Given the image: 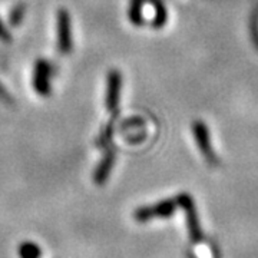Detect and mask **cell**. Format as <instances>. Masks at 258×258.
<instances>
[{"instance_id": "cell-1", "label": "cell", "mask_w": 258, "mask_h": 258, "mask_svg": "<svg viewBox=\"0 0 258 258\" xmlns=\"http://www.w3.org/2000/svg\"><path fill=\"white\" fill-rule=\"evenodd\" d=\"M56 46L60 55H69L74 49L72 19L66 9H59L56 13Z\"/></svg>"}, {"instance_id": "cell-2", "label": "cell", "mask_w": 258, "mask_h": 258, "mask_svg": "<svg viewBox=\"0 0 258 258\" xmlns=\"http://www.w3.org/2000/svg\"><path fill=\"white\" fill-rule=\"evenodd\" d=\"M56 69L53 63L47 59H37L33 68V89L40 96H49L52 92V78L55 75Z\"/></svg>"}, {"instance_id": "cell-3", "label": "cell", "mask_w": 258, "mask_h": 258, "mask_svg": "<svg viewBox=\"0 0 258 258\" xmlns=\"http://www.w3.org/2000/svg\"><path fill=\"white\" fill-rule=\"evenodd\" d=\"M176 205V200H165L154 205H145L134 211V218L138 222H147L152 218H168L174 215Z\"/></svg>"}, {"instance_id": "cell-4", "label": "cell", "mask_w": 258, "mask_h": 258, "mask_svg": "<svg viewBox=\"0 0 258 258\" xmlns=\"http://www.w3.org/2000/svg\"><path fill=\"white\" fill-rule=\"evenodd\" d=\"M176 203L184 208L185 214H186V224H188L189 238H191L192 242H200L203 240V231H201V227H200L197 208H195L192 198L188 194H179L178 198H176Z\"/></svg>"}, {"instance_id": "cell-5", "label": "cell", "mask_w": 258, "mask_h": 258, "mask_svg": "<svg viewBox=\"0 0 258 258\" xmlns=\"http://www.w3.org/2000/svg\"><path fill=\"white\" fill-rule=\"evenodd\" d=\"M122 91V75L118 69H112L106 79V95H105V106L109 112L118 111Z\"/></svg>"}, {"instance_id": "cell-6", "label": "cell", "mask_w": 258, "mask_h": 258, "mask_svg": "<svg viewBox=\"0 0 258 258\" xmlns=\"http://www.w3.org/2000/svg\"><path fill=\"white\" fill-rule=\"evenodd\" d=\"M192 134L194 138L197 141V144H198V148H200V151L203 152V155L205 157V159H208L210 162H215L208 126L204 123L203 120H197V122H194L192 123Z\"/></svg>"}, {"instance_id": "cell-7", "label": "cell", "mask_w": 258, "mask_h": 258, "mask_svg": "<svg viewBox=\"0 0 258 258\" xmlns=\"http://www.w3.org/2000/svg\"><path fill=\"white\" fill-rule=\"evenodd\" d=\"M115 159H116V154H115V149L113 148H106V152L101 159V162L98 164L95 172H93V181L96 185H103L106 184L108 178L111 175L112 168L115 164Z\"/></svg>"}, {"instance_id": "cell-8", "label": "cell", "mask_w": 258, "mask_h": 258, "mask_svg": "<svg viewBox=\"0 0 258 258\" xmlns=\"http://www.w3.org/2000/svg\"><path fill=\"white\" fill-rule=\"evenodd\" d=\"M147 0H131V5H129L128 16L129 20L132 25L135 26H141L144 25V5H145Z\"/></svg>"}, {"instance_id": "cell-9", "label": "cell", "mask_w": 258, "mask_h": 258, "mask_svg": "<svg viewBox=\"0 0 258 258\" xmlns=\"http://www.w3.org/2000/svg\"><path fill=\"white\" fill-rule=\"evenodd\" d=\"M118 113H119V111L113 112L112 119L109 120V122H108V125L103 128L102 134L99 135V138L96 139V147L108 148V145L111 144L112 137H113V132H115V119L118 118Z\"/></svg>"}, {"instance_id": "cell-10", "label": "cell", "mask_w": 258, "mask_h": 258, "mask_svg": "<svg viewBox=\"0 0 258 258\" xmlns=\"http://www.w3.org/2000/svg\"><path fill=\"white\" fill-rule=\"evenodd\" d=\"M19 258H40L42 257V249L39 244L33 241H23L18 248Z\"/></svg>"}, {"instance_id": "cell-11", "label": "cell", "mask_w": 258, "mask_h": 258, "mask_svg": "<svg viewBox=\"0 0 258 258\" xmlns=\"http://www.w3.org/2000/svg\"><path fill=\"white\" fill-rule=\"evenodd\" d=\"M26 5L25 3H18L13 9L9 12V23L12 28H18L19 25L23 22L26 16Z\"/></svg>"}, {"instance_id": "cell-12", "label": "cell", "mask_w": 258, "mask_h": 258, "mask_svg": "<svg viewBox=\"0 0 258 258\" xmlns=\"http://www.w3.org/2000/svg\"><path fill=\"white\" fill-rule=\"evenodd\" d=\"M154 5V9H155V19L152 22V25L155 28H162L166 23V10L162 5V2L159 0H148Z\"/></svg>"}, {"instance_id": "cell-13", "label": "cell", "mask_w": 258, "mask_h": 258, "mask_svg": "<svg viewBox=\"0 0 258 258\" xmlns=\"http://www.w3.org/2000/svg\"><path fill=\"white\" fill-rule=\"evenodd\" d=\"M0 40L5 42V43L12 42V35H10V32L8 30V28L5 26V23L2 22V19H0Z\"/></svg>"}, {"instance_id": "cell-14", "label": "cell", "mask_w": 258, "mask_h": 258, "mask_svg": "<svg viewBox=\"0 0 258 258\" xmlns=\"http://www.w3.org/2000/svg\"><path fill=\"white\" fill-rule=\"evenodd\" d=\"M0 101H3L5 103H8V105H12V103H13L12 96H10L9 92L3 88V85H2V83H0Z\"/></svg>"}]
</instances>
